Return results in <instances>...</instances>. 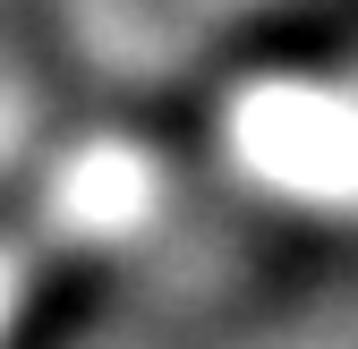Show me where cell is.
<instances>
[{"label":"cell","instance_id":"1","mask_svg":"<svg viewBox=\"0 0 358 349\" xmlns=\"http://www.w3.org/2000/svg\"><path fill=\"white\" fill-rule=\"evenodd\" d=\"M94 298H103V265H69V273H52V281L17 307V324H9V341H0V349H69V332L94 315Z\"/></svg>","mask_w":358,"mask_h":349}]
</instances>
